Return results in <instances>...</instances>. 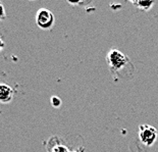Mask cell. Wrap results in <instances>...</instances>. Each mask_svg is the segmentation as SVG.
I'll return each mask as SVG.
<instances>
[{
    "label": "cell",
    "instance_id": "obj_6",
    "mask_svg": "<svg viewBox=\"0 0 158 152\" xmlns=\"http://www.w3.org/2000/svg\"><path fill=\"white\" fill-rule=\"evenodd\" d=\"M50 102H51V105L54 107V108H58L62 104V101L58 96H52L51 99H50Z\"/></svg>",
    "mask_w": 158,
    "mask_h": 152
},
{
    "label": "cell",
    "instance_id": "obj_3",
    "mask_svg": "<svg viewBox=\"0 0 158 152\" xmlns=\"http://www.w3.org/2000/svg\"><path fill=\"white\" fill-rule=\"evenodd\" d=\"M55 18L48 8H40L36 13V23L40 29L49 30L54 26Z\"/></svg>",
    "mask_w": 158,
    "mask_h": 152
},
{
    "label": "cell",
    "instance_id": "obj_4",
    "mask_svg": "<svg viewBox=\"0 0 158 152\" xmlns=\"http://www.w3.org/2000/svg\"><path fill=\"white\" fill-rule=\"evenodd\" d=\"M13 99V89L6 84L0 83V102L9 103Z\"/></svg>",
    "mask_w": 158,
    "mask_h": 152
},
{
    "label": "cell",
    "instance_id": "obj_5",
    "mask_svg": "<svg viewBox=\"0 0 158 152\" xmlns=\"http://www.w3.org/2000/svg\"><path fill=\"white\" fill-rule=\"evenodd\" d=\"M133 4H135L138 8L143 9V11H149L154 5V2H142V1H133Z\"/></svg>",
    "mask_w": 158,
    "mask_h": 152
},
{
    "label": "cell",
    "instance_id": "obj_2",
    "mask_svg": "<svg viewBox=\"0 0 158 152\" xmlns=\"http://www.w3.org/2000/svg\"><path fill=\"white\" fill-rule=\"evenodd\" d=\"M158 137L157 130L150 125L144 124L139 127V139L147 147H151Z\"/></svg>",
    "mask_w": 158,
    "mask_h": 152
},
{
    "label": "cell",
    "instance_id": "obj_10",
    "mask_svg": "<svg viewBox=\"0 0 158 152\" xmlns=\"http://www.w3.org/2000/svg\"><path fill=\"white\" fill-rule=\"evenodd\" d=\"M69 152H79V151H69Z\"/></svg>",
    "mask_w": 158,
    "mask_h": 152
},
{
    "label": "cell",
    "instance_id": "obj_7",
    "mask_svg": "<svg viewBox=\"0 0 158 152\" xmlns=\"http://www.w3.org/2000/svg\"><path fill=\"white\" fill-rule=\"evenodd\" d=\"M50 152H69L68 148L65 146H62V145H57V146L53 147L52 150Z\"/></svg>",
    "mask_w": 158,
    "mask_h": 152
},
{
    "label": "cell",
    "instance_id": "obj_8",
    "mask_svg": "<svg viewBox=\"0 0 158 152\" xmlns=\"http://www.w3.org/2000/svg\"><path fill=\"white\" fill-rule=\"evenodd\" d=\"M6 18V13H5V8L1 2H0V21H3Z\"/></svg>",
    "mask_w": 158,
    "mask_h": 152
},
{
    "label": "cell",
    "instance_id": "obj_9",
    "mask_svg": "<svg viewBox=\"0 0 158 152\" xmlns=\"http://www.w3.org/2000/svg\"><path fill=\"white\" fill-rule=\"evenodd\" d=\"M4 46H5V44H4V41H3V39H2V37L0 36V51L4 48Z\"/></svg>",
    "mask_w": 158,
    "mask_h": 152
},
{
    "label": "cell",
    "instance_id": "obj_1",
    "mask_svg": "<svg viewBox=\"0 0 158 152\" xmlns=\"http://www.w3.org/2000/svg\"><path fill=\"white\" fill-rule=\"evenodd\" d=\"M107 63L112 73H119L122 70H135L133 63L126 54H123L118 49L113 48L107 53Z\"/></svg>",
    "mask_w": 158,
    "mask_h": 152
}]
</instances>
